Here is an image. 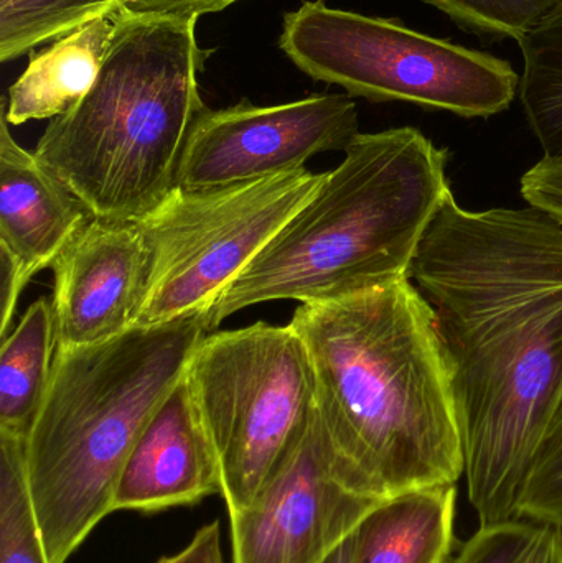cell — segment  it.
<instances>
[{"label":"cell","mask_w":562,"mask_h":563,"mask_svg":"<svg viewBox=\"0 0 562 563\" xmlns=\"http://www.w3.org/2000/svg\"><path fill=\"white\" fill-rule=\"evenodd\" d=\"M521 197L562 224V157L538 162L520 181Z\"/></svg>","instance_id":"cell-23"},{"label":"cell","mask_w":562,"mask_h":563,"mask_svg":"<svg viewBox=\"0 0 562 563\" xmlns=\"http://www.w3.org/2000/svg\"><path fill=\"white\" fill-rule=\"evenodd\" d=\"M25 442L0 432V563H49L30 498Z\"/></svg>","instance_id":"cell-19"},{"label":"cell","mask_w":562,"mask_h":563,"mask_svg":"<svg viewBox=\"0 0 562 563\" xmlns=\"http://www.w3.org/2000/svg\"><path fill=\"white\" fill-rule=\"evenodd\" d=\"M205 313L76 350H56L52 383L25 442L26 482L49 563H66L112 515L135 440L184 379Z\"/></svg>","instance_id":"cell-4"},{"label":"cell","mask_w":562,"mask_h":563,"mask_svg":"<svg viewBox=\"0 0 562 563\" xmlns=\"http://www.w3.org/2000/svg\"><path fill=\"white\" fill-rule=\"evenodd\" d=\"M323 178L304 167L231 187L175 188L135 223L148 267L134 327L207 314Z\"/></svg>","instance_id":"cell-8"},{"label":"cell","mask_w":562,"mask_h":563,"mask_svg":"<svg viewBox=\"0 0 562 563\" xmlns=\"http://www.w3.org/2000/svg\"><path fill=\"white\" fill-rule=\"evenodd\" d=\"M561 528L511 519L478 526L451 563H557Z\"/></svg>","instance_id":"cell-20"},{"label":"cell","mask_w":562,"mask_h":563,"mask_svg":"<svg viewBox=\"0 0 562 563\" xmlns=\"http://www.w3.org/2000/svg\"><path fill=\"white\" fill-rule=\"evenodd\" d=\"M185 380L220 460V496L234 515L279 472L312 419L306 346L290 324L211 331Z\"/></svg>","instance_id":"cell-7"},{"label":"cell","mask_w":562,"mask_h":563,"mask_svg":"<svg viewBox=\"0 0 562 563\" xmlns=\"http://www.w3.org/2000/svg\"><path fill=\"white\" fill-rule=\"evenodd\" d=\"M197 20L119 10L98 78L40 137L33 154L92 218L137 223L178 187L205 111Z\"/></svg>","instance_id":"cell-5"},{"label":"cell","mask_w":562,"mask_h":563,"mask_svg":"<svg viewBox=\"0 0 562 563\" xmlns=\"http://www.w3.org/2000/svg\"><path fill=\"white\" fill-rule=\"evenodd\" d=\"M520 98L544 157H562V0L520 40Z\"/></svg>","instance_id":"cell-17"},{"label":"cell","mask_w":562,"mask_h":563,"mask_svg":"<svg viewBox=\"0 0 562 563\" xmlns=\"http://www.w3.org/2000/svg\"><path fill=\"white\" fill-rule=\"evenodd\" d=\"M122 9V0H0V62Z\"/></svg>","instance_id":"cell-18"},{"label":"cell","mask_w":562,"mask_h":563,"mask_svg":"<svg viewBox=\"0 0 562 563\" xmlns=\"http://www.w3.org/2000/svg\"><path fill=\"white\" fill-rule=\"evenodd\" d=\"M525 503L541 521L562 528V399L531 463Z\"/></svg>","instance_id":"cell-22"},{"label":"cell","mask_w":562,"mask_h":563,"mask_svg":"<svg viewBox=\"0 0 562 563\" xmlns=\"http://www.w3.org/2000/svg\"><path fill=\"white\" fill-rule=\"evenodd\" d=\"M313 413L337 476L385 503L464 476L451 371L434 313L411 279L300 303Z\"/></svg>","instance_id":"cell-2"},{"label":"cell","mask_w":562,"mask_h":563,"mask_svg":"<svg viewBox=\"0 0 562 563\" xmlns=\"http://www.w3.org/2000/svg\"><path fill=\"white\" fill-rule=\"evenodd\" d=\"M52 267L56 350L95 346L134 327L148 267L137 224L91 218Z\"/></svg>","instance_id":"cell-11"},{"label":"cell","mask_w":562,"mask_h":563,"mask_svg":"<svg viewBox=\"0 0 562 563\" xmlns=\"http://www.w3.org/2000/svg\"><path fill=\"white\" fill-rule=\"evenodd\" d=\"M411 280L434 313L478 526L517 519L562 399V224L538 208L445 201Z\"/></svg>","instance_id":"cell-1"},{"label":"cell","mask_w":562,"mask_h":563,"mask_svg":"<svg viewBox=\"0 0 562 563\" xmlns=\"http://www.w3.org/2000/svg\"><path fill=\"white\" fill-rule=\"evenodd\" d=\"M234 2L238 0H122V9L135 15L201 16Z\"/></svg>","instance_id":"cell-24"},{"label":"cell","mask_w":562,"mask_h":563,"mask_svg":"<svg viewBox=\"0 0 562 563\" xmlns=\"http://www.w3.org/2000/svg\"><path fill=\"white\" fill-rule=\"evenodd\" d=\"M280 49L317 81L349 96L403 101L462 118L510 108L520 78L510 63L408 29L398 20L330 9L323 0L286 13Z\"/></svg>","instance_id":"cell-6"},{"label":"cell","mask_w":562,"mask_h":563,"mask_svg":"<svg viewBox=\"0 0 562 563\" xmlns=\"http://www.w3.org/2000/svg\"><path fill=\"white\" fill-rule=\"evenodd\" d=\"M458 496L436 486L376 506L353 534L352 563H451Z\"/></svg>","instance_id":"cell-14"},{"label":"cell","mask_w":562,"mask_h":563,"mask_svg":"<svg viewBox=\"0 0 562 563\" xmlns=\"http://www.w3.org/2000/svg\"><path fill=\"white\" fill-rule=\"evenodd\" d=\"M356 532V531H355ZM353 561V536L346 539L329 559L323 563H352Z\"/></svg>","instance_id":"cell-27"},{"label":"cell","mask_w":562,"mask_h":563,"mask_svg":"<svg viewBox=\"0 0 562 563\" xmlns=\"http://www.w3.org/2000/svg\"><path fill=\"white\" fill-rule=\"evenodd\" d=\"M56 353L53 301L30 305L0 347V432L29 437L52 383Z\"/></svg>","instance_id":"cell-16"},{"label":"cell","mask_w":562,"mask_h":563,"mask_svg":"<svg viewBox=\"0 0 562 563\" xmlns=\"http://www.w3.org/2000/svg\"><path fill=\"white\" fill-rule=\"evenodd\" d=\"M448 152L415 128L359 134L312 198L205 314L208 331L274 300H337L411 279L445 201Z\"/></svg>","instance_id":"cell-3"},{"label":"cell","mask_w":562,"mask_h":563,"mask_svg":"<svg viewBox=\"0 0 562 563\" xmlns=\"http://www.w3.org/2000/svg\"><path fill=\"white\" fill-rule=\"evenodd\" d=\"M448 13L461 29L495 38L520 40L560 0H422Z\"/></svg>","instance_id":"cell-21"},{"label":"cell","mask_w":562,"mask_h":563,"mask_svg":"<svg viewBox=\"0 0 562 563\" xmlns=\"http://www.w3.org/2000/svg\"><path fill=\"white\" fill-rule=\"evenodd\" d=\"M155 563H224L220 521L205 525L180 552Z\"/></svg>","instance_id":"cell-25"},{"label":"cell","mask_w":562,"mask_h":563,"mask_svg":"<svg viewBox=\"0 0 562 563\" xmlns=\"http://www.w3.org/2000/svg\"><path fill=\"white\" fill-rule=\"evenodd\" d=\"M557 563H562V528H561L560 551H558Z\"/></svg>","instance_id":"cell-28"},{"label":"cell","mask_w":562,"mask_h":563,"mask_svg":"<svg viewBox=\"0 0 562 563\" xmlns=\"http://www.w3.org/2000/svg\"><path fill=\"white\" fill-rule=\"evenodd\" d=\"M359 134V111L349 95L205 108L188 137L177 185L210 190L299 170L313 155L345 151Z\"/></svg>","instance_id":"cell-9"},{"label":"cell","mask_w":562,"mask_h":563,"mask_svg":"<svg viewBox=\"0 0 562 563\" xmlns=\"http://www.w3.org/2000/svg\"><path fill=\"white\" fill-rule=\"evenodd\" d=\"M0 280H2V328L0 334L5 338L9 334V327L12 323L13 313H15L16 301L22 295L23 288L26 287V282L23 279L22 271L19 264L13 260L12 254L0 246Z\"/></svg>","instance_id":"cell-26"},{"label":"cell","mask_w":562,"mask_h":563,"mask_svg":"<svg viewBox=\"0 0 562 563\" xmlns=\"http://www.w3.org/2000/svg\"><path fill=\"white\" fill-rule=\"evenodd\" d=\"M118 13L99 16L32 55L9 89L5 115L10 125L59 118L85 98L104 62Z\"/></svg>","instance_id":"cell-15"},{"label":"cell","mask_w":562,"mask_h":563,"mask_svg":"<svg viewBox=\"0 0 562 563\" xmlns=\"http://www.w3.org/2000/svg\"><path fill=\"white\" fill-rule=\"evenodd\" d=\"M217 450L187 380H180L135 440L112 498V512L165 511L220 495Z\"/></svg>","instance_id":"cell-12"},{"label":"cell","mask_w":562,"mask_h":563,"mask_svg":"<svg viewBox=\"0 0 562 563\" xmlns=\"http://www.w3.org/2000/svg\"><path fill=\"white\" fill-rule=\"evenodd\" d=\"M378 505L337 476L312 413L279 472L230 515L231 563H323Z\"/></svg>","instance_id":"cell-10"},{"label":"cell","mask_w":562,"mask_h":563,"mask_svg":"<svg viewBox=\"0 0 562 563\" xmlns=\"http://www.w3.org/2000/svg\"><path fill=\"white\" fill-rule=\"evenodd\" d=\"M0 114V246L30 282L53 266L63 247L91 220L85 205L12 137Z\"/></svg>","instance_id":"cell-13"}]
</instances>
